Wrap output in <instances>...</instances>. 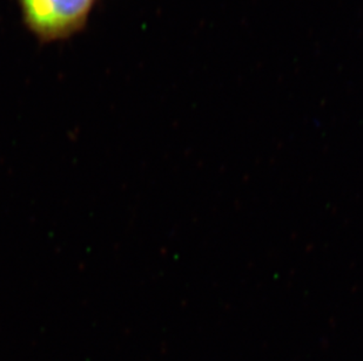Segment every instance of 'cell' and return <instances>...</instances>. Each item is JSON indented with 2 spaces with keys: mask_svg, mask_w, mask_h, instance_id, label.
<instances>
[{
  "mask_svg": "<svg viewBox=\"0 0 363 361\" xmlns=\"http://www.w3.org/2000/svg\"><path fill=\"white\" fill-rule=\"evenodd\" d=\"M96 0H18L28 30L41 41L66 39L82 31Z\"/></svg>",
  "mask_w": 363,
  "mask_h": 361,
  "instance_id": "6da1fadb",
  "label": "cell"
}]
</instances>
